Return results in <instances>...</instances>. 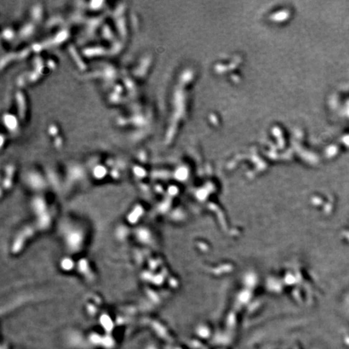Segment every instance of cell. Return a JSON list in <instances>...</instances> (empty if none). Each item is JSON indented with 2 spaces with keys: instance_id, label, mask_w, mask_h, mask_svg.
I'll use <instances>...</instances> for the list:
<instances>
[{
  "instance_id": "6da1fadb",
  "label": "cell",
  "mask_w": 349,
  "mask_h": 349,
  "mask_svg": "<svg viewBox=\"0 0 349 349\" xmlns=\"http://www.w3.org/2000/svg\"><path fill=\"white\" fill-rule=\"evenodd\" d=\"M3 120H4V122H5L6 126H8L9 130H11V131H15V127H16L17 124H16V121H15V118H14L13 116H12V115H6V116H4V119H3Z\"/></svg>"
}]
</instances>
